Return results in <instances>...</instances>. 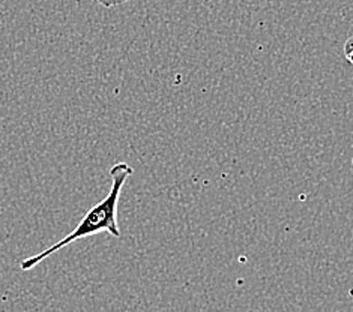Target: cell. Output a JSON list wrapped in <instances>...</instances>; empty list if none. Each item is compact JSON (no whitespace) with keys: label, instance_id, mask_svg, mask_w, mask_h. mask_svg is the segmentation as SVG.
Instances as JSON below:
<instances>
[{"label":"cell","instance_id":"obj_3","mask_svg":"<svg viewBox=\"0 0 353 312\" xmlns=\"http://www.w3.org/2000/svg\"><path fill=\"white\" fill-rule=\"evenodd\" d=\"M344 54H346L347 61L353 65V37L349 38V41L346 42V45H344Z\"/></svg>","mask_w":353,"mask_h":312},{"label":"cell","instance_id":"obj_2","mask_svg":"<svg viewBox=\"0 0 353 312\" xmlns=\"http://www.w3.org/2000/svg\"><path fill=\"white\" fill-rule=\"evenodd\" d=\"M99 5H103L104 8H116L131 2V0H97Z\"/></svg>","mask_w":353,"mask_h":312},{"label":"cell","instance_id":"obj_1","mask_svg":"<svg viewBox=\"0 0 353 312\" xmlns=\"http://www.w3.org/2000/svg\"><path fill=\"white\" fill-rule=\"evenodd\" d=\"M134 170L127 163H117L112 167L110 177H112V188L107 196L92 207L89 212L81 218V221L77 224V227L68 234L65 236L62 240L56 242L52 247H48L43 252H38L33 257H29L21 261V271H30V269L37 267L41 261H44L50 256L56 254L62 248L68 247V245L92 238V236L99 233H108L113 238L121 239V229L117 225V205H119V198L122 189L127 183L128 177L132 176Z\"/></svg>","mask_w":353,"mask_h":312}]
</instances>
